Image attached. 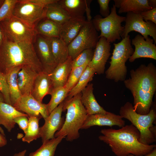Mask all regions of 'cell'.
Returning <instances> with one entry per match:
<instances>
[{
	"label": "cell",
	"instance_id": "f35d334b",
	"mask_svg": "<svg viewBox=\"0 0 156 156\" xmlns=\"http://www.w3.org/2000/svg\"><path fill=\"white\" fill-rule=\"evenodd\" d=\"M28 117L25 116H17L14 119V122L18 124L19 127L25 134L28 125Z\"/></svg>",
	"mask_w": 156,
	"mask_h": 156
},
{
	"label": "cell",
	"instance_id": "c3c4849f",
	"mask_svg": "<svg viewBox=\"0 0 156 156\" xmlns=\"http://www.w3.org/2000/svg\"><path fill=\"white\" fill-rule=\"evenodd\" d=\"M0 102L5 103V101L3 95L0 92Z\"/></svg>",
	"mask_w": 156,
	"mask_h": 156
},
{
	"label": "cell",
	"instance_id": "ee69618b",
	"mask_svg": "<svg viewBox=\"0 0 156 156\" xmlns=\"http://www.w3.org/2000/svg\"><path fill=\"white\" fill-rule=\"evenodd\" d=\"M148 4L152 9L156 8V0H148Z\"/></svg>",
	"mask_w": 156,
	"mask_h": 156
},
{
	"label": "cell",
	"instance_id": "ffe728a7",
	"mask_svg": "<svg viewBox=\"0 0 156 156\" xmlns=\"http://www.w3.org/2000/svg\"><path fill=\"white\" fill-rule=\"evenodd\" d=\"M53 89L49 74L42 72L38 74L31 93L38 101L42 102L44 97L50 94Z\"/></svg>",
	"mask_w": 156,
	"mask_h": 156
},
{
	"label": "cell",
	"instance_id": "5bb4252c",
	"mask_svg": "<svg viewBox=\"0 0 156 156\" xmlns=\"http://www.w3.org/2000/svg\"><path fill=\"white\" fill-rule=\"evenodd\" d=\"M13 106L29 117L41 115L44 119L49 115L47 104L38 101L31 94L22 95Z\"/></svg>",
	"mask_w": 156,
	"mask_h": 156
},
{
	"label": "cell",
	"instance_id": "83f0119b",
	"mask_svg": "<svg viewBox=\"0 0 156 156\" xmlns=\"http://www.w3.org/2000/svg\"><path fill=\"white\" fill-rule=\"evenodd\" d=\"M43 19L35 27L36 34L48 38L59 37L61 25L46 18Z\"/></svg>",
	"mask_w": 156,
	"mask_h": 156
},
{
	"label": "cell",
	"instance_id": "74e56055",
	"mask_svg": "<svg viewBox=\"0 0 156 156\" xmlns=\"http://www.w3.org/2000/svg\"><path fill=\"white\" fill-rule=\"evenodd\" d=\"M110 0H97L99 6V13L103 18L108 16L110 13L109 3Z\"/></svg>",
	"mask_w": 156,
	"mask_h": 156
},
{
	"label": "cell",
	"instance_id": "bcb514c9",
	"mask_svg": "<svg viewBox=\"0 0 156 156\" xmlns=\"http://www.w3.org/2000/svg\"><path fill=\"white\" fill-rule=\"evenodd\" d=\"M3 39V35L0 27V46L1 45Z\"/></svg>",
	"mask_w": 156,
	"mask_h": 156
},
{
	"label": "cell",
	"instance_id": "ab89813d",
	"mask_svg": "<svg viewBox=\"0 0 156 156\" xmlns=\"http://www.w3.org/2000/svg\"><path fill=\"white\" fill-rule=\"evenodd\" d=\"M140 14L145 21H150L156 24V8L142 12Z\"/></svg>",
	"mask_w": 156,
	"mask_h": 156
},
{
	"label": "cell",
	"instance_id": "5b68a950",
	"mask_svg": "<svg viewBox=\"0 0 156 156\" xmlns=\"http://www.w3.org/2000/svg\"><path fill=\"white\" fill-rule=\"evenodd\" d=\"M119 114L123 118L130 121L139 130L141 143L150 145L156 141V127L153 124L156 119L155 108H151L146 114H140L135 111L131 103L127 102L120 108Z\"/></svg>",
	"mask_w": 156,
	"mask_h": 156
},
{
	"label": "cell",
	"instance_id": "6da1fadb",
	"mask_svg": "<svg viewBox=\"0 0 156 156\" xmlns=\"http://www.w3.org/2000/svg\"><path fill=\"white\" fill-rule=\"evenodd\" d=\"M130 72V77L123 82L133 96V108L139 114H146L156 90V67L152 62L147 65L142 64Z\"/></svg>",
	"mask_w": 156,
	"mask_h": 156
},
{
	"label": "cell",
	"instance_id": "4fadbf2b",
	"mask_svg": "<svg viewBox=\"0 0 156 156\" xmlns=\"http://www.w3.org/2000/svg\"><path fill=\"white\" fill-rule=\"evenodd\" d=\"M64 102V101L52 111L44 119V125L40 128V137L42 143L54 138L55 133L62 128L64 121L62 116Z\"/></svg>",
	"mask_w": 156,
	"mask_h": 156
},
{
	"label": "cell",
	"instance_id": "44dd1931",
	"mask_svg": "<svg viewBox=\"0 0 156 156\" xmlns=\"http://www.w3.org/2000/svg\"><path fill=\"white\" fill-rule=\"evenodd\" d=\"M38 74L29 66H24L21 68L18 74L17 82L22 95L31 94Z\"/></svg>",
	"mask_w": 156,
	"mask_h": 156
},
{
	"label": "cell",
	"instance_id": "cb8c5ba5",
	"mask_svg": "<svg viewBox=\"0 0 156 156\" xmlns=\"http://www.w3.org/2000/svg\"><path fill=\"white\" fill-rule=\"evenodd\" d=\"M114 4L119 8L118 13L132 12L140 14L152 8L148 5V0H114Z\"/></svg>",
	"mask_w": 156,
	"mask_h": 156
},
{
	"label": "cell",
	"instance_id": "8992f818",
	"mask_svg": "<svg viewBox=\"0 0 156 156\" xmlns=\"http://www.w3.org/2000/svg\"><path fill=\"white\" fill-rule=\"evenodd\" d=\"M113 44L114 48L109 62L110 66L105 72L106 78L115 82L124 81L127 73L126 62L134 51L130 36L128 35L120 42Z\"/></svg>",
	"mask_w": 156,
	"mask_h": 156
},
{
	"label": "cell",
	"instance_id": "7402d4cb",
	"mask_svg": "<svg viewBox=\"0 0 156 156\" xmlns=\"http://www.w3.org/2000/svg\"><path fill=\"white\" fill-rule=\"evenodd\" d=\"M71 57L69 56L64 62L58 64L49 74L53 88L66 84L72 69Z\"/></svg>",
	"mask_w": 156,
	"mask_h": 156
},
{
	"label": "cell",
	"instance_id": "2e32d148",
	"mask_svg": "<svg viewBox=\"0 0 156 156\" xmlns=\"http://www.w3.org/2000/svg\"><path fill=\"white\" fill-rule=\"evenodd\" d=\"M154 41L149 37L145 40L138 34L131 40V44L135 47L134 52L129 59L131 62L137 59L147 58L156 60V46Z\"/></svg>",
	"mask_w": 156,
	"mask_h": 156
},
{
	"label": "cell",
	"instance_id": "d6a6232c",
	"mask_svg": "<svg viewBox=\"0 0 156 156\" xmlns=\"http://www.w3.org/2000/svg\"><path fill=\"white\" fill-rule=\"evenodd\" d=\"M68 92L64 86L53 89L50 94L51 96V99L49 103L47 104L49 114L65 100Z\"/></svg>",
	"mask_w": 156,
	"mask_h": 156
},
{
	"label": "cell",
	"instance_id": "ba28073f",
	"mask_svg": "<svg viewBox=\"0 0 156 156\" xmlns=\"http://www.w3.org/2000/svg\"><path fill=\"white\" fill-rule=\"evenodd\" d=\"M35 27L13 16L0 22L3 37L14 42L33 41L36 35Z\"/></svg>",
	"mask_w": 156,
	"mask_h": 156
},
{
	"label": "cell",
	"instance_id": "d590c367",
	"mask_svg": "<svg viewBox=\"0 0 156 156\" xmlns=\"http://www.w3.org/2000/svg\"><path fill=\"white\" fill-rule=\"evenodd\" d=\"M18 0H5L0 6V22L12 16L13 12Z\"/></svg>",
	"mask_w": 156,
	"mask_h": 156
},
{
	"label": "cell",
	"instance_id": "d4e9b609",
	"mask_svg": "<svg viewBox=\"0 0 156 156\" xmlns=\"http://www.w3.org/2000/svg\"><path fill=\"white\" fill-rule=\"evenodd\" d=\"M21 116L29 117L27 114L17 110L12 105L0 102V125H3L8 132H10L15 127L16 123L14 119Z\"/></svg>",
	"mask_w": 156,
	"mask_h": 156
},
{
	"label": "cell",
	"instance_id": "9c48e42d",
	"mask_svg": "<svg viewBox=\"0 0 156 156\" xmlns=\"http://www.w3.org/2000/svg\"><path fill=\"white\" fill-rule=\"evenodd\" d=\"M99 39L92 20L86 21L78 35L68 46L69 56L73 60L84 50L95 49Z\"/></svg>",
	"mask_w": 156,
	"mask_h": 156
},
{
	"label": "cell",
	"instance_id": "603a6c76",
	"mask_svg": "<svg viewBox=\"0 0 156 156\" xmlns=\"http://www.w3.org/2000/svg\"><path fill=\"white\" fill-rule=\"evenodd\" d=\"M92 83L89 84L81 91V102L88 115L105 113V110L97 102L93 94Z\"/></svg>",
	"mask_w": 156,
	"mask_h": 156
},
{
	"label": "cell",
	"instance_id": "f1b7e54d",
	"mask_svg": "<svg viewBox=\"0 0 156 156\" xmlns=\"http://www.w3.org/2000/svg\"><path fill=\"white\" fill-rule=\"evenodd\" d=\"M22 68L16 67L8 73L5 75L9 86L11 105L12 106L22 96L17 82L18 74Z\"/></svg>",
	"mask_w": 156,
	"mask_h": 156
},
{
	"label": "cell",
	"instance_id": "836d02e7",
	"mask_svg": "<svg viewBox=\"0 0 156 156\" xmlns=\"http://www.w3.org/2000/svg\"><path fill=\"white\" fill-rule=\"evenodd\" d=\"M88 64L89 63H86L72 70L67 81L64 86L69 92L77 84Z\"/></svg>",
	"mask_w": 156,
	"mask_h": 156
},
{
	"label": "cell",
	"instance_id": "8fae6325",
	"mask_svg": "<svg viewBox=\"0 0 156 156\" xmlns=\"http://www.w3.org/2000/svg\"><path fill=\"white\" fill-rule=\"evenodd\" d=\"M44 8L27 0H18L14 8L12 16L34 25L35 23L45 18Z\"/></svg>",
	"mask_w": 156,
	"mask_h": 156
},
{
	"label": "cell",
	"instance_id": "7c38bea8",
	"mask_svg": "<svg viewBox=\"0 0 156 156\" xmlns=\"http://www.w3.org/2000/svg\"><path fill=\"white\" fill-rule=\"evenodd\" d=\"M34 49L41 62L44 71L49 74L57 64L54 60L49 38L39 34H36Z\"/></svg>",
	"mask_w": 156,
	"mask_h": 156
},
{
	"label": "cell",
	"instance_id": "4dcf8cb0",
	"mask_svg": "<svg viewBox=\"0 0 156 156\" xmlns=\"http://www.w3.org/2000/svg\"><path fill=\"white\" fill-rule=\"evenodd\" d=\"M64 138V136H60L49 140L43 143L39 148L31 153L29 156H54L57 146Z\"/></svg>",
	"mask_w": 156,
	"mask_h": 156
},
{
	"label": "cell",
	"instance_id": "9a60e30c",
	"mask_svg": "<svg viewBox=\"0 0 156 156\" xmlns=\"http://www.w3.org/2000/svg\"><path fill=\"white\" fill-rule=\"evenodd\" d=\"M110 43L103 37H101L94 50L93 56L88 66L98 75L104 73L106 63L111 55Z\"/></svg>",
	"mask_w": 156,
	"mask_h": 156
},
{
	"label": "cell",
	"instance_id": "7dc6e473",
	"mask_svg": "<svg viewBox=\"0 0 156 156\" xmlns=\"http://www.w3.org/2000/svg\"><path fill=\"white\" fill-rule=\"evenodd\" d=\"M5 134L4 130L0 126V137L5 136Z\"/></svg>",
	"mask_w": 156,
	"mask_h": 156
},
{
	"label": "cell",
	"instance_id": "484cf974",
	"mask_svg": "<svg viewBox=\"0 0 156 156\" xmlns=\"http://www.w3.org/2000/svg\"><path fill=\"white\" fill-rule=\"evenodd\" d=\"M58 1L49 5L44 8V16L61 25L71 17L58 3Z\"/></svg>",
	"mask_w": 156,
	"mask_h": 156
},
{
	"label": "cell",
	"instance_id": "681fc988",
	"mask_svg": "<svg viewBox=\"0 0 156 156\" xmlns=\"http://www.w3.org/2000/svg\"><path fill=\"white\" fill-rule=\"evenodd\" d=\"M3 0H0V5H1V4L3 2Z\"/></svg>",
	"mask_w": 156,
	"mask_h": 156
},
{
	"label": "cell",
	"instance_id": "b9f144b4",
	"mask_svg": "<svg viewBox=\"0 0 156 156\" xmlns=\"http://www.w3.org/2000/svg\"><path fill=\"white\" fill-rule=\"evenodd\" d=\"M7 143V140L5 136L0 137V147L5 145Z\"/></svg>",
	"mask_w": 156,
	"mask_h": 156
},
{
	"label": "cell",
	"instance_id": "8d00e7d4",
	"mask_svg": "<svg viewBox=\"0 0 156 156\" xmlns=\"http://www.w3.org/2000/svg\"><path fill=\"white\" fill-rule=\"evenodd\" d=\"M0 92L3 96L5 103L12 105L9 86L5 75L0 72Z\"/></svg>",
	"mask_w": 156,
	"mask_h": 156
},
{
	"label": "cell",
	"instance_id": "4316f807",
	"mask_svg": "<svg viewBox=\"0 0 156 156\" xmlns=\"http://www.w3.org/2000/svg\"><path fill=\"white\" fill-rule=\"evenodd\" d=\"M49 38L55 63L57 65L64 62L69 57L68 46L60 37Z\"/></svg>",
	"mask_w": 156,
	"mask_h": 156
},
{
	"label": "cell",
	"instance_id": "52a82bcc",
	"mask_svg": "<svg viewBox=\"0 0 156 156\" xmlns=\"http://www.w3.org/2000/svg\"><path fill=\"white\" fill-rule=\"evenodd\" d=\"M116 9L113 4L107 17L103 18L100 15H97L92 20L96 31H101L99 38L103 37L110 43L120 40L124 29L121 23L125 21V17L118 15Z\"/></svg>",
	"mask_w": 156,
	"mask_h": 156
},
{
	"label": "cell",
	"instance_id": "e0dca14e",
	"mask_svg": "<svg viewBox=\"0 0 156 156\" xmlns=\"http://www.w3.org/2000/svg\"><path fill=\"white\" fill-rule=\"evenodd\" d=\"M125 125V121L120 115L107 112L105 113L88 115L81 129H86L93 126L116 125L121 127Z\"/></svg>",
	"mask_w": 156,
	"mask_h": 156
},
{
	"label": "cell",
	"instance_id": "f546056e",
	"mask_svg": "<svg viewBox=\"0 0 156 156\" xmlns=\"http://www.w3.org/2000/svg\"><path fill=\"white\" fill-rule=\"evenodd\" d=\"M95 73L94 70L88 66L77 84L69 92L66 99H70L81 93L88 85V83L93 80Z\"/></svg>",
	"mask_w": 156,
	"mask_h": 156
},
{
	"label": "cell",
	"instance_id": "d6986e66",
	"mask_svg": "<svg viewBox=\"0 0 156 156\" xmlns=\"http://www.w3.org/2000/svg\"><path fill=\"white\" fill-rule=\"evenodd\" d=\"M86 21L84 16L71 17L61 25L59 37L68 46L78 35Z\"/></svg>",
	"mask_w": 156,
	"mask_h": 156
},
{
	"label": "cell",
	"instance_id": "3957f363",
	"mask_svg": "<svg viewBox=\"0 0 156 156\" xmlns=\"http://www.w3.org/2000/svg\"><path fill=\"white\" fill-rule=\"evenodd\" d=\"M33 41L14 42L3 36L0 46V72L6 75L16 67L26 66L31 67L38 73L44 72Z\"/></svg>",
	"mask_w": 156,
	"mask_h": 156
},
{
	"label": "cell",
	"instance_id": "1f68e13d",
	"mask_svg": "<svg viewBox=\"0 0 156 156\" xmlns=\"http://www.w3.org/2000/svg\"><path fill=\"white\" fill-rule=\"evenodd\" d=\"M42 118L41 115L29 117L27 130L25 136L22 138L23 142L29 143L40 137L39 122Z\"/></svg>",
	"mask_w": 156,
	"mask_h": 156
},
{
	"label": "cell",
	"instance_id": "ac0fdd59",
	"mask_svg": "<svg viewBox=\"0 0 156 156\" xmlns=\"http://www.w3.org/2000/svg\"><path fill=\"white\" fill-rule=\"evenodd\" d=\"M91 0H59L58 3L71 17L84 16L86 12L87 21L92 20L90 4Z\"/></svg>",
	"mask_w": 156,
	"mask_h": 156
},
{
	"label": "cell",
	"instance_id": "60d3db41",
	"mask_svg": "<svg viewBox=\"0 0 156 156\" xmlns=\"http://www.w3.org/2000/svg\"><path fill=\"white\" fill-rule=\"evenodd\" d=\"M27 1L44 8L49 5L57 2L58 0H27Z\"/></svg>",
	"mask_w": 156,
	"mask_h": 156
},
{
	"label": "cell",
	"instance_id": "f6af8a7d",
	"mask_svg": "<svg viewBox=\"0 0 156 156\" xmlns=\"http://www.w3.org/2000/svg\"><path fill=\"white\" fill-rule=\"evenodd\" d=\"M26 151V150H24L18 153L15 154L14 155V156H25Z\"/></svg>",
	"mask_w": 156,
	"mask_h": 156
},
{
	"label": "cell",
	"instance_id": "7a4b0ae2",
	"mask_svg": "<svg viewBox=\"0 0 156 156\" xmlns=\"http://www.w3.org/2000/svg\"><path fill=\"white\" fill-rule=\"evenodd\" d=\"M100 140L109 145L116 156H144L156 147L155 144L147 145L140 142V133L132 124L125 125L116 129L101 130Z\"/></svg>",
	"mask_w": 156,
	"mask_h": 156
},
{
	"label": "cell",
	"instance_id": "30bf717a",
	"mask_svg": "<svg viewBox=\"0 0 156 156\" xmlns=\"http://www.w3.org/2000/svg\"><path fill=\"white\" fill-rule=\"evenodd\" d=\"M124 29L121 38L122 39L131 31H135L140 34L145 39L151 36L156 43V24L150 21H144L140 14L132 12L127 13Z\"/></svg>",
	"mask_w": 156,
	"mask_h": 156
},
{
	"label": "cell",
	"instance_id": "277c9868",
	"mask_svg": "<svg viewBox=\"0 0 156 156\" xmlns=\"http://www.w3.org/2000/svg\"><path fill=\"white\" fill-rule=\"evenodd\" d=\"M81 92L64 100L63 109L67 110L66 118L62 128L55 133V138L64 136L69 141L79 138V131L88 115L81 102Z\"/></svg>",
	"mask_w": 156,
	"mask_h": 156
},
{
	"label": "cell",
	"instance_id": "e575fe53",
	"mask_svg": "<svg viewBox=\"0 0 156 156\" xmlns=\"http://www.w3.org/2000/svg\"><path fill=\"white\" fill-rule=\"evenodd\" d=\"M94 50L93 49H86L80 53L72 60V69L89 63L92 58Z\"/></svg>",
	"mask_w": 156,
	"mask_h": 156
},
{
	"label": "cell",
	"instance_id": "7bdbcfd3",
	"mask_svg": "<svg viewBox=\"0 0 156 156\" xmlns=\"http://www.w3.org/2000/svg\"><path fill=\"white\" fill-rule=\"evenodd\" d=\"M127 156H135L130 154L129 155ZM144 156H156V147L154 148L152 151Z\"/></svg>",
	"mask_w": 156,
	"mask_h": 156
}]
</instances>
